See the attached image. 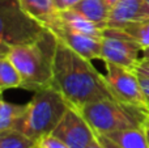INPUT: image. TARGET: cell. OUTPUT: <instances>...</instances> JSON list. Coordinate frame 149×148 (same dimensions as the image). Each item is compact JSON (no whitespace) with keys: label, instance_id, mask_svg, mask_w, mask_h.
Segmentation results:
<instances>
[{"label":"cell","instance_id":"obj_1","mask_svg":"<svg viewBox=\"0 0 149 148\" xmlns=\"http://www.w3.org/2000/svg\"><path fill=\"white\" fill-rule=\"evenodd\" d=\"M52 85L71 106L79 110L92 102L116 98L106 77L95 70L92 60L74 52L58 37L54 47Z\"/></svg>","mask_w":149,"mask_h":148},{"label":"cell","instance_id":"obj_2","mask_svg":"<svg viewBox=\"0 0 149 148\" xmlns=\"http://www.w3.org/2000/svg\"><path fill=\"white\" fill-rule=\"evenodd\" d=\"M54 47L55 37L50 30L38 41L12 46L8 58L21 75V88L36 92L52 85Z\"/></svg>","mask_w":149,"mask_h":148},{"label":"cell","instance_id":"obj_3","mask_svg":"<svg viewBox=\"0 0 149 148\" xmlns=\"http://www.w3.org/2000/svg\"><path fill=\"white\" fill-rule=\"evenodd\" d=\"M68 108L67 100L54 85L36 91L29 104H26L25 113L18 121L16 130L38 142L55 130Z\"/></svg>","mask_w":149,"mask_h":148},{"label":"cell","instance_id":"obj_4","mask_svg":"<svg viewBox=\"0 0 149 148\" xmlns=\"http://www.w3.org/2000/svg\"><path fill=\"white\" fill-rule=\"evenodd\" d=\"M95 134L106 135L113 131L140 127L145 125L148 113L130 106L116 98L88 104L80 110Z\"/></svg>","mask_w":149,"mask_h":148},{"label":"cell","instance_id":"obj_5","mask_svg":"<svg viewBox=\"0 0 149 148\" xmlns=\"http://www.w3.org/2000/svg\"><path fill=\"white\" fill-rule=\"evenodd\" d=\"M49 29L31 17L20 0H0V41L16 46L47 36Z\"/></svg>","mask_w":149,"mask_h":148},{"label":"cell","instance_id":"obj_6","mask_svg":"<svg viewBox=\"0 0 149 148\" xmlns=\"http://www.w3.org/2000/svg\"><path fill=\"white\" fill-rule=\"evenodd\" d=\"M105 77L116 100L149 114V106L136 71L114 63H106Z\"/></svg>","mask_w":149,"mask_h":148},{"label":"cell","instance_id":"obj_7","mask_svg":"<svg viewBox=\"0 0 149 148\" xmlns=\"http://www.w3.org/2000/svg\"><path fill=\"white\" fill-rule=\"evenodd\" d=\"M143 49L136 41L124 34L120 29L105 28L102 31L101 59L105 63H114L135 70L139 63V52Z\"/></svg>","mask_w":149,"mask_h":148},{"label":"cell","instance_id":"obj_8","mask_svg":"<svg viewBox=\"0 0 149 148\" xmlns=\"http://www.w3.org/2000/svg\"><path fill=\"white\" fill-rule=\"evenodd\" d=\"M51 134L64 142L70 148H86L97 139V134L82 117L80 110L71 105Z\"/></svg>","mask_w":149,"mask_h":148},{"label":"cell","instance_id":"obj_9","mask_svg":"<svg viewBox=\"0 0 149 148\" xmlns=\"http://www.w3.org/2000/svg\"><path fill=\"white\" fill-rule=\"evenodd\" d=\"M52 34L62 39L65 45L71 47L74 52L84 57L88 60L101 59V49H102V37H94L89 34L74 33L70 29L58 24L56 28L51 29Z\"/></svg>","mask_w":149,"mask_h":148},{"label":"cell","instance_id":"obj_10","mask_svg":"<svg viewBox=\"0 0 149 148\" xmlns=\"http://www.w3.org/2000/svg\"><path fill=\"white\" fill-rule=\"evenodd\" d=\"M145 0H119L110 10L107 28L123 29L135 21L143 20Z\"/></svg>","mask_w":149,"mask_h":148},{"label":"cell","instance_id":"obj_11","mask_svg":"<svg viewBox=\"0 0 149 148\" xmlns=\"http://www.w3.org/2000/svg\"><path fill=\"white\" fill-rule=\"evenodd\" d=\"M22 8L49 30L56 28L59 24V10L54 0H20Z\"/></svg>","mask_w":149,"mask_h":148},{"label":"cell","instance_id":"obj_12","mask_svg":"<svg viewBox=\"0 0 149 148\" xmlns=\"http://www.w3.org/2000/svg\"><path fill=\"white\" fill-rule=\"evenodd\" d=\"M80 15L86 17L89 21L98 26L100 29L107 28V21L111 8L106 4L105 0H81L72 8Z\"/></svg>","mask_w":149,"mask_h":148},{"label":"cell","instance_id":"obj_13","mask_svg":"<svg viewBox=\"0 0 149 148\" xmlns=\"http://www.w3.org/2000/svg\"><path fill=\"white\" fill-rule=\"evenodd\" d=\"M59 24L64 28L70 29L74 33L89 34L94 37H102V29H100L95 24L89 21L86 17L80 15L74 9H65L59 12Z\"/></svg>","mask_w":149,"mask_h":148},{"label":"cell","instance_id":"obj_14","mask_svg":"<svg viewBox=\"0 0 149 148\" xmlns=\"http://www.w3.org/2000/svg\"><path fill=\"white\" fill-rule=\"evenodd\" d=\"M106 136L120 148H149L145 125L140 127L113 131L106 134Z\"/></svg>","mask_w":149,"mask_h":148},{"label":"cell","instance_id":"obj_15","mask_svg":"<svg viewBox=\"0 0 149 148\" xmlns=\"http://www.w3.org/2000/svg\"><path fill=\"white\" fill-rule=\"evenodd\" d=\"M26 105H17L3 101L0 105V131L16 130L18 121L24 115Z\"/></svg>","mask_w":149,"mask_h":148},{"label":"cell","instance_id":"obj_16","mask_svg":"<svg viewBox=\"0 0 149 148\" xmlns=\"http://www.w3.org/2000/svg\"><path fill=\"white\" fill-rule=\"evenodd\" d=\"M22 79L20 72L15 67L9 58L0 59V89H12V88H21Z\"/></svg>","mask_w":149,"mask_h":148},{"label":"cell","instance_id":"obj_17","mask_svg":"<svg viewBox=\"0 0 149 148\" xmlns=\"http://www.w3.org/2000/svg\"><path fill=\"white\" fill-rule=\"evenodd\" d=\"M37 142L18 130L0 131V148H36Z\"/></svg>","mask_w":149,"mask_h":148},{"label":"cell","instance_id":"obj_18","mask_svg":"<svg viewBox=\"0 0 149 148\" xmlns=\"http://www.w3.org/2000/svg\"><path fill=\"white\" fill-rule=\"evenodd\" d=\"M120 30L128 37H131L134 41H136L141 46V49L149 47V18L135 21Z\"/></svg>","mask_w":149,"mask_h":148},{"label":"cell","instance_id":"obj_19","mask_svg":"<svg viewBox=\"0 0 149 148\" xmlns=\"http://www.w3.org/2000/svg\"><path fill=\"white\" fill-rule=\"evenodd\" d=\"M37 148H70V147L64 142L58 139L56 136L50 134V135L43 136V138H41L37 142Z\"/></svg>","mask_w":149,"mask_h":148},{"label":"cell","instance_id":"obj_20","mask_svg":"<svg viewBox=\"0 0 149 148\" xmlns=\"http://www.w3.org/2000/svg\"><path fill=\"white\" fill-rule=\"evenodd\" d=\"M137 77H139L140 85H141V89H143V92H144L145 100H147V104L149 106V76L144 75V73L137 72Z\"/></svg>","mask_w":149,"mask_h":148},{"label":"cell","instance_id":"obj_21","mask_svg":"<svg viewBox=\"0 0 149 148\" xmlns=\"http://www.w3.org/2000/svg\"><path fill=\"white\" fill-rule=\"evenodd\" d=\"M81 0H54V4L56 7V9L59 10H65V9H71L74 5Z\"/></svg>","mask_w":149,"mask_h":148},{"label":"cell","instance_id":"obj_22","mask_svg":"<svg viewBox=\"0 0 149 148\" xmlns=\"http://www.w3.org/2000/svg\"><path fill=\"white\" fill-rule=\"evenodd\" d=\"M135 71L149 76V59H143L141 58L139 60V63L136 64V67H135Z\"/></svg>","mask_w":149,"mask_h":148},{"label":"cell","instance_id":"obj_23","mask_svg":"<svg viewBox=\"0 0 149 148\" xmlns=\"http://www.w3.org/2000/svg\"><path fill=\"white\" fill-rule=\"evenodd\" d=\"M97 139L100 140V143L103 146V148H120V147L116 146L113 140H110L106 135H100V134H97Z\"/></svg>","mask_w":149,"mask_h":148},{"label":"cell","instance_id":"obj_24","mask_svg":"<svg viewBox=\"0 0 149 148\" xmlns=\"http://www.w3.org/2000/svg\"><path fill=\"white\" fill-rule=\"evenodd\" d=\"M10 49H12V46L8 43H5V42L0 41V59H4V58H8V55H9L10 52Z\"/></svg>","mask_w":149,"mask_h":148},{"label":"cell","instance_id":"obj_25","mask_svg":"<svg viewBox=\"0 0 149 148\" xmlns=\"http://www.w3.org/2000/svg\"><path fill=\"white\" fill-rule=\"evenodd\" d=\"M143 18H149V0L144 1V10H143Z\"/></svg>","mask_w":149,"mask_h":148},{"label":"cell","instance_id":"obj_26","mask_svg":"<svg viewBox=\"0 0 149 148\" xmlns=\"http://www.w3.org/2000/svg\"><path fill=\"white\" fill-rule=\"evenodd\" d=\"M86 148H103V146L100 143V140H98V139H95V140L93 142L90 146H88Z\"/></svg>","mask_w":149,"mask_h":148},{"label":"cell","instance_id":"obj_27","mask_svg":"<svg viewBox=\"0 0 149 148\" xmlns=\"http://www.w3.org/2000/svg\"><path fill=\"white\" fill-rule=\"evenodd\" d=\"M141 54H143V59H149V47H147V49H143Z\"/></svg>","mask_w":149,"mask_h":148},{"label":"cell","instance_id":"obj_28","mask_svg":"<svg viewBox=\"0 0 149 148\" xmlns=\"http://www.w3.org/2000/svg\"><path fill=\"white\" fill-rule=\"evenodd\" d=\"M105 1H106V4H107L109 7H110V8H113L114 5H115L116 3L119 1V0H105Z\"/></svg>","mask_w":149,"mask_h":148},{"label":"cell","instance_id":"obj_29","mask_svg":"<svg viewBox=\"0 0 149 148\" xmlns=\"http://www.w3.org/2000/svg\"><path fill=\"white\" fill-rule=\"evenodd\" d=\"M3 101H4V100H3V91L0 89V105L3 104Z\"/></svg>","mask_w":149,"mask_h":148},{"label":"cell","instance_id":"obj_30","mask_svg":"<svg viewBox=\"0 0 149 148\" xmlns=\"http://www.w3.org/2000/svg\"><path fill=\"white\" fill-rule=\"evenodd\" d=\"M145 130H147V136H148V142H149V126L145 125Z\"/></svg>","mask_w":149,"mask_h":148},{"label":"cell","instance_id":"obj_31","mask_svg":"<svg viewBox=\"0 0 149 148\" xmlns=\"http://www.w3.org/2000/svg\"><path fill=\"white\" fill-rule=\"evenodd\" d=\"M145 125H147V126H149V115L147 117V121H145Z\"/></svg>","mask_w":149,"mask_h":148},{"label":"cell","instance_id":"obj_32","mask_svg":"<svg viewBox=\"0 0 149 148\" xmlns=\"http://www.w3.org/2000/svg\"><path fill=\"white\" fill-rule=\"evenodd\" d=\"M36 148H37V146H36Z\"/></svg>","mask_w":149,"mask_h":148}]
</instances>
